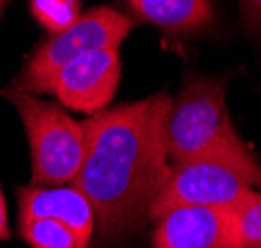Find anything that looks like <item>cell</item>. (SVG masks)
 I'll return each instance as SVG.
<instances>
[{"instance_id":"obj_3","label":"cell","mask_w":261,"mask_h":248,"mask_svg":"<svg viewBox=\"0 0 261 248\" xmlns=\"http://www.w3.org/2000/svg\"><path fill=\"white\" fill-rule=\"evenodd\" d=\"M0 95L16 106L24 122L32 154V182L36 185L73 182L85 160V126L63 106L32 93L6 87Z\"/></svg>"},{"instance_id":"obj_13","label":"cell","mask_w":261,"mask_h":248,"mask_svg":"<svg viewBox=\"0 0 261 248\" xmlns=\"http://www.w3.org/2000/svg\"><path fill=\"white\" fill-rule=\"evenodd\" d=\"M242 8L249 18V22L261 28V0H242Z\"/></svg>"},{"instance_id":"obj_2","label":"cell","mask_w":261,"mask_h":248,"mask_svg":"<svg viewBox=\"0 0 261 248\" xmlns=\"http://www.w3.org/2000/svg\"><path fill=\"white\" fill-rule=\"evenodd\" d=\"M165 150L169 164L222 156L248 168H261L232 124L226 108V83L214 79L187 81L171 103L165 120Z\"/></svg>"},{"instance_id":"obj_12","label":"cell","mask_w":261,"mask_h":248,"mask_svg":"<svg viewBox=\"0 0 261 248\" xmlns=\"http://www.w3.org/2000/svg\"><path fill=\"white\" fill-rule=\"evenodd\" d=\"M32 14L49 34H55L81 16V4L79 0H32Z\"/></svg>"},{"instance_id":"obj_6","label":"cell","mask_w":261,"mask_h":248,"mask_svg":"<svg viewBox=\"0 0 261 248\" xmlns=\"http://www.w3.org/2000/svg\"><path fill=\"white\" fill-rule=\"evenodd\" d=\"M120 83L118 48L96 50L67 63L53 81L51 93L71 110L96 115L112 101Z\"/></svg>"},{"instance_id":"obj_4","label":"cell","mask_w":261,"mask_h":248,"mask_svg":"<svg viewBox=\"0 0 261 248\" xmlns=\"http://www.w3.org/2000/svg\"><path fill=\"white\" fill-rule=\"evenodd\" d=\"M261 191V168H248L230 157L198 156L171 164L149 221L177 205L234 209Z\"/></svg>"},{"instance_id":"obj_14","label":"cell","mask_w":261,"mask_h":248,"mask_svg":"<svg viewBox=\"0 0 261 248\" xmlns=\"http://www.w3.org/2000/svg\"><path fill=\"white\" fill-rule=\"evenodd\" d=\"M8 238H10V229H8V217H6V203L0 189V240H8Z\"/></svg>"},{"instance_id":"obj_11","label":"cell","mask_w":261,"mask_h":248,"mask_svg":"<svg viewBox=\"0 0 261 248\" xmlns=\"http://www.w3.org/2000/svg\"><path fill=\"white\" fill-rule=\"evenodd\" d=\"M232 248H261V191L228 209Z\"/></svg>"},{"instance_id":"obj_10","label":"cell","mask_w":261,"mask_h":248,"mask_svg":"<svg viewBox=\"0 0 261 248\" xmlns=\"http://www.w3.org/2000/svg\"><path fill=\"white\" fill-rule=\"evenodd\" d=\"M18 229L20 236L32 248H89L91 244L83 240L65 222L47 217L20 219Z\"/></svg>"},{"instance_id":"obj_1","label":"cell","mask_w":261,"mask_h":248,"mask_svg":"<svg viewBox=\"0 0 261 248\" xmlns=\"http://www.w3.org/2000/svg\"><path fill=\"white\" fill-rule=\"evenodd\" d=\"M171 103L167 93H157L83 122L87 150L73 185L89 199L102 242L122 240L149 221L171 170L165 150Z\"/></svg>"},{"instance_id":"obj_15","label":"cell","mask_w":261,"mask_h":248,"mask_svg":"<svg viewBox=\"0 0 261 248\" xmlns=\"http://www.w3.org/2000/svg\"><path fill=\"white\" fill-rule=\"evenodd\" d=\"M6 4H8V0H0V14H2V10H4Z\"/></svg>"},{"instance_id":"obj_9","label":"cell","mask_w":261,"mask_h":248,"mask_svg":"<svg viewBox=\"0 0 261 248\" xmlns=\"http://www.w3.org/2000/svg\"><path fill=\"white\" fill-rule=\"evenodd\" d=\"M142 20L171 34H189L214 20L210 0H128Z\"/></svg>"},{"instance_id":"obj_8","label":"cell","mask_w":261,"mask_h":248,"mask_svg":"<svg viewBox=\"0 0 261 248\" xmlns=\"http://www.w3.org/2000/svg\"><path fill=\"white\" fill-rule=\"evenodd\" d=\"M47 217L65 222L83 240L91 242L96 227L94 211L83 191L73 187H20L18 189V219Z\"/></svg>"},{"instance_id":"obj_5","label":"cell","mask_w":261,"mask_h":248,"mask_svg":"<svg viewBox=\"0 0 261 248\" xmlns=\"http://www.w3.org/2000/svg\"><path fill=\"white\" fill-rule=\"evenodd\" d=\"M132 20L106 6L81 14L71 26L51 34L30 55L24 69L14 79L16 89L39 95L51 93L57 73L71 61L96 50L120 48L130 34Z\"/></svg>"},{"instance_id":"obj_7","label":"cell","mask_w":261,"mask_h":248,"mask_svg":"<svg viewBox=\"0 0 261 248\" xmlns=\"http://www.w3.org/2000/svg\"><path fill=\"white\" fill-rule=\"evenodd\" d=\"M153 248H232L228 209L171 207L155 219Z\"/></svg>"}]
</instances>
